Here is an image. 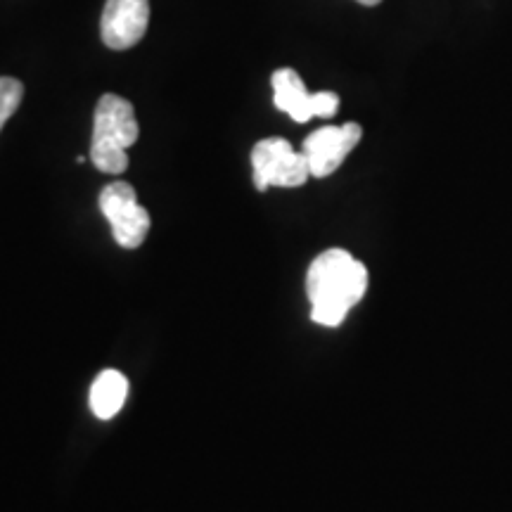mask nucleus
<instances>
[{"instance_id": "1", "label": "nucleus", "mask_w": 512, "mask_h": 512, "mask_svg": "<svg viewBox=\"0 0 512 512\" xmlns=\"http://www.w3.org/2000/svg\"><path fill=\"white\" fill-rule=\"evenodd\" d=\"M368 271L347 249H328L309 266L306 294L311 320L325 328H337L349 311L366 297Z\"/></svg>"}, {"instance_id": "2", "label": "nucleus", "mask_w": 512, "mask_h": 512, "mask_svg": "<svg viewBox=\"0 0 512 512\" xmlns=\"http://www.w3.org/2000/svg\"><path fill=\"white\" fill-rule=\"evenodd\" d=\"M140 136L136 110L126 98L105 93L95 107L91 162L102 174L119 176L128 169L126 150Z\"/></svg>"}, {"instance_id": "3", "label": "nucleus", "mask_w": 512, "mask_h": 512, "mask_svg": "<svg viewBox=\"0 0 512 512\" xmlns=\"http://www.w3.org/2000/svg\"><path fill=\"white\" fill-rule=\"evenodd\" d=\"M254 185L268 188H299L309 181L311 166L304 152H297L285 138H264L252 150Z\"/></svg>"}, {"instance_id": "4", "label": "nucleus", "mask_w": 512, "mask_h": 512, "mask_svg": "<svg viewBox=\"0 0 512 512\" xmlns=\"http://www.w3.org/2000/svg\"><path fill=\"white\" fill-rule=\"evenodd\" d=\"M100 209L110 221L114 240L119 247L136 249L145 242L150 233V214L138 202L136 190L131 183L114 181L100 192Z\"/></svg>"}, {"instance_id": "5", "label": "nucleus", "mask_w": 512, "mask_h": 512, "mask_svg": "<svg viewBox=\"0 0 512 512\" xmlns=\"http://www.w3.org/2000/svg\"><path fill=\"white\" fill-rule=\"evenodd\" d=\"M273 83V102L278 110L290 114L297 124H306L313 117H335L339 110V95L323 91V93H309L306 91L302 76L294 69L283 67L271 76Z\"/></svg>"}, {"instance_id": "6", "label": "nucleus", "mask_w": 512, "mask_h": 512, "mask_svg": "<svg viewBox=\"0 0 512 512\" xmlns=\"http://www.w3.org/2000/svg\"><path fill=\"white\" fill-rule=\"evenodd\" d=\"M363 128L349 121L344 126H323L313 131L309 138L304 140V155L309 159L311 176L325 178L342 166L349 152L361 143Z\"/></svg>"}, {"instance_id": "7", "label": "nucleus", "mask_w": 512, "mask_h": 512, "mask_svg": "<svg viewBox=\"0 0 512 512\" xmlns=\"http://www.w3.org/2000/svg\"><path fill=\"white\" fill-rule=\"evenodd\" d=\"M150 24V0H107L100 19L102 43L112 50L133 48Z\"/></svg>"}, {"instance_id": "8", "label": "nucleus", "mask_w": 512, "mask_h": 512, "mask_svg": "<svg viewBox=\"0 0 512 512\" xmlns=\"http://www.w3.org/2000/svg\"><path fill=\"white\" fill-rule=\"evenodd\" d=\"M128 380L119 370H102L91 387V408L95 418L112 420L124 408Z\"/></svg>"}, {"instance_id": "9", "label": "nucleus", "mask_w": 512, "mask_h": 512, "mask_svg": "<svg viewBox=\"0 0 512 512\" xmlns=\"http://www.w3.org/2000/svg\"><path fill=\"white\" fill-rule=\"evenodd\" d=\"M24 98L22 81L12 79V76H0V131L8 124V119L17 112L19 102Z\"/></svg>"}, {"instance_id": "10", "label": "nucleus", "mask_w": 512, "mask_h": 512, "mask_svg": "<svg viewBox=\"0 0 512 512\" xmlns=\"http://www.w3.org/2000/svg\"><path fill=\"white\" fill-rule=\"evenodd\" d=\"M356 3H361V5H368V8H373V5H380L382 0H356Z\"/></svg>"}]
</instances>
